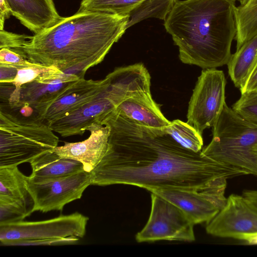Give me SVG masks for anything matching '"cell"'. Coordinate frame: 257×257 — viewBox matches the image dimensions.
<instances>
[{
  "label": "cell",
  "instance_id": "cell-1",
  "mask_svg": "<svg viewBox=\"0 0 257 257\" xmlns=\"http://www.w3.org/2000/svg\"><path fill=\"white\" fill-rule=\"evenodd\" d=\"M100 124L110 127L108 148L90 172L91 185L200 191L244 175L236 168L179 145L165 131L137 124L115 109Z\"/></svg>",
  "mask_w": 257,
  "mask_h": 257
},
{
  "label": "cell",
  "instance_id": "cell-2",
  "mask_svg": "<svg viewBox=\"0 0 257 257\" xmlns=\"http://www.w3.org/2000/svg\"><path fill=\"white\" fill-rule=\"evenodd\" d=\"M128 16L77 12L14 49L30 61L84 77L100 63L126 29Z\"/></svg>",
  "mask_w": 257,
  "mask_h": 257
},
{
  "label": "cell",
  "instance_id": "cell-3",
  "mask_svg": "<svg viewBox=\"0 0 257 257\" xmlns=\"http://www.w3.org/2000/svg\"><path fill=\"white\" fill-rule=\"evenodd\" d=\"M236 0H176L164 21L186 64L203 69L227 65L236 34Z\"/></svg>",
  "mask_w": 257,
  "mask_h": 257
},
{
  "label": "cell",
  "instance_id": "cell-4",
  "mask_svg": "<svg viewBox=\"0 0 257 257\" xmlns=\"http://www.w3.org/2000/svg\"><path fill=\"white\" fill-rule=\"evenodd\" d=\"M59 138L37 114L18 115L1 104L0 168L30 163L53 151Z\"/></svg>",
  "mask_w": 257,
  "mask_h": 257
},
{
  "label": "cell",
  "instance_id": "cell-5",
  "mask_svg": "<svg viewBox=\"0 0 257 257\" xmlns=\"http://www.w3.org/2000/svg\"><path fill=\"white\" fill-rule=\"evenodd\" d=\"M212 127V140L202 154L245 175L257 176V154L253 151L257 144V124L245 119L226 103Z\"/></svg>",
  "mask_w": 257,
  "mask_h": 257
},
{
  "label": "cell",
  "instance_id": "cell-6",
  "mask_svg": "<svg viewBox=\"0 0 257 257\" xmlns=\"http://www.w3.org/2000/svg\"><path fill=\"white\" fill-rule=\"evenodd\" d=\"M226 84L224 72L216 68L203 69L198 78L189 103L187 122L201 135L214 125L226 104Z\"/></svg>",
  "mask_w": 257,
  "mask_h": 257
},
{
  "label": "cell",
  "instance_id": "cell-7",
  "mask_svg": "<svg viewBox=\"0 0 257 257\" xmlns=\"http://www.w3.org/2000/svg\"><path fill=\"white\" fill-rule=\"evenodd\" d=\"M148 221L136 235L138 242L159 240L192 242L195 240L194 223L177 206L152 193Z\"/></svg>",
  "mask_w": 257,
  "mask_h": 257
},
{
  "label": "cell",
  "instance_id": "cell-8",
  "mask_svg": "<svg viewBox=\"0 0 257 257\" xmlns=\"http://www.w3.org/2000/svg\"><path fill=\"white\" fill-rule=\"evenodd\" d=\"M89 218L77 212L36 221H20L0 224L1 245L9 241L64 237H83Z\"/></svg>",
  "mask_w": 257,
  "mask_h": 257
},
{
  "label": "cell",
  "instance_id": "cell-9",
  "mask_svg": "<svg viewBox=\"0 0 257 257\" xmlns=\"http://www.w3.org/2000/svg\"><path fill=\"white\" fill-rule=\"evenodd\" d=\"M90 185V173L85 171L40 183L27 178L28 189L34 202L33 212L62 210L67 204L80 199Z\"/></svg>",
  "mask_w": 257,
  "mask_h": 257
},
{
  "label": "cell",
  "instance_id": "cell-10",
  "mask_svg": "<svg viewBox=\"0 0 257 257\" xmlns=\"http://www.w3.org/2000/svg\"><path fill=\"white\" fill-rule=\"evenodd\" d=\"M207 233L236 239L257 232V207L242 195L231 194L224 207L206 224Z\"/></svg>",
  "mask_w": 257,
  "mask_h": 257
},
{
  "label": "cell",
  "instance_id": "cell-11",
  "mask_svg": "<svg viewBox=\"0 0 257 257\" xmlns=\"http://www.w3.org/2000/svg\"><path fill=\"white\" fill-rule=\"evenodd\" d=\"M109 84L108 80L106 88L92 100L50 124L52 130L62 137H67L82 135L92 124L100 123L117 106L109 91Z\"/></svg>",
  "mask_w": 257,
  "mask_h": 257
},
{
  "label": "cell",
  "instance_id": "cell-12",
  "mask_svg": "<svg viewBox=\"0 0 257 257\" xmlns=\"http://www.w3.org/2000/svg\"><path fill=\"white\" fill-rule=\"evenodd\" d=\"M108 84L105 77L99 80L84 77L68 84L47 110L43 119L49 125L79 109L94 99Z\"/></svg>",
  "mask_w": 257,
  "mask_h": 257
},
{
  "label": "cell",
  "instance_id": "cell-13",
  "mask_svg": "<svg viewBox=\"0 0 257 257\" xmlns=\"http://www.w3.org/2000/svg\"><path fill=\"white\" fill-rule=\"evenodd\" d=\"M87 131L89 137L76 143L65 142L54 150L59 156L81 162L84 170L90 173L100 162L108 148L110 127L108 125L94 123Z\"/></svg>",
  "mask_w": 257,
  "mask_h": 257
},
{
  "label": "cell",
  "instance_id": "cell-14",
  "mask_svg": "<svg viewBox=\"0 0 257 257\" xmlns=\"http://www.w3.org/2000/svg\"><path fill=\"white\" fill-rule=\"evenodd\" d=\"M13 16L34 34L59 22L63 17L58 13L53 0H6Z\"/></svg>",
  "mask_w": 257,
  "mask_h": 257
},
{
  "label": "cell",
  "instance_id": "cell-15",
  "mask_svg": "<svg viewBox=\"0 0 257 257\" xmlns=\"http://www.w3.org/2000/svg\"><path fill=\"white\" fill-rule=\"evenodd\" d=\"M150 191L177 206L194 224H208L219 211L197 191L162 188L152 189Z\"/></svg>",
  "mask_w": 257,
  "mask_h": 257
},
{
  "label": "cell",
  "instance_id": "cell-16",
  "mask_svg": "<svg viewBox=\"0 0 257 257\" xmlns=\"http://www.w3.org/2000/svg\"><path fill=\"white\" fill-rule=\"evenodd\" d=\"M115 111L120 116L145 126L163 128L170 122L153 99L151 93L128 98L120 103Z\"/></svg>",
  "mask_w": 257,
  "mask_h": 257
},
{
  "label": "cell",
  "instance_id": "cell-17",
  "mask_svg": "<svg viewBox=\"0 0 257 257\" xmlns=\"http://www.w3.org/2000/svg\"><path fill=\"white\" fill-rule=\"evenodd\" d=\"M30 163L32 171L28 179L35 183L67 177L84 171L81 162L61 157L54 151L38 157Z\"/></svg>",
  "mask_w": 257,
  "mask_h": 257
},
{
  "label": "cell",
  "instance_id": "cell-18",
  "mask_svg": "<svg viewBox=\"0 0 257 257\" xmlns=\"http://www.w3.org/2000/svg\"><path fill=\"white\" fill-rule=\"evenodd\" d=\"M27 178L18 166L0 168V202L20 203L33 209L34 202L28 189Z\"/></svg>",
  "mask_w": 257,
  "mask_h": 257
},
{
  "label": "cell",
  "instance_id": "cell-19",
  "mask_svg": "<svg viewBox=\"0 0 257 257\" xmlns=\"http://www.w3.org/2000/svg\"><path fill=\"white\" fill-rule=\"evenodd\" d=\"M257 53V35L232 54L227 65L228 74L235 87L241 89L253 65Z\"/></svg>",
  "mask_w": 257,
  "mask_h": 257
},
{
  "label": "cell",
  "instance_id": "cell-20",
  "mask_svg": "<svg viewBox=\"0 0 257 257\" xmlns=\"http://www.w3.org/2000/svg\"><path fill=\"white\" fill-rule=\"evenodd\" d=\"M234 16L236 27V50L257 35V0H248L236 7Z\"/></svg>",
  "mask_w": 257,
  "mask_h": 257
},
{
  "label": "cell",
  "instance_id": "cell-21",
  "mask_svg": "<svg viewBox=\"0 0 257 257\" xmlns=\"http://www.w3.org/2000/svg\"><path fill=\"white\" fill-rule=\"evenodd\" d=\"M176 0H145L128 15L126 29L150 18L165 21Z\"/></svg>",
  "mask_w": 257,
  "mask_h": 257
},
{
  "label": "cell",
  "instance_id": "cell-22",
  "mask_svg": "<svg viewBox=\"0 0 257 257\" xmlns=\"http://www.w3.org/2000/svg\"><path fill=\"white\" fill-rule=\"evenodd\" d=\"M164 129L182 147L195 152L201 151L203 145L202 135L187 122L175 119Z\"/></svg>",
  "mask_w": 257,
  "mask_h": 257
},
{
  "label": "cell",
  "instance_id": "cell-23",
  "mask_svg": "<svg viewBox=\"0 0 257 257\" xmlns=\"http://www.w3.org/2000/svg\"><path fill=\"white\" fill-rule=\"evenodd\" d=\"M145 0H82L77 12L101 13L128 16Z\"/></svg>",
  "mask_w": 257,
  "mask_h": 257
},
{
  "label": "cell",
  "instance_id": "cell-24",
  "mask_svg": "<svg viewBox=\"0 0 257 257\" xmlns=\"http://www.w3.org/2000/svg\"><path fill=\"white\" fill-rule=\"evenodd\" d=\"M232 109L245 119L257 124V91L241 94Z\"/></svg>",
  "mask_w": 257,
  "mask_h": 257
},
{
  "label": "cell",
  "instance_id": "cell-25",
  "mask_svg": "<svg viewBox=\"0 0 257 257\" xmlns=\"http://www.w3.org/2000/svg\"><path fill=\"white\" fill-rule=\"evenodd\" d=\"M32 213L33 209L25 204L0 202V224L23 220Z\"/></svg>",
  "mask_w": 257,
  "mask_h": 257
},
{
  "label": "cell",
  "instance_id": "cell-26",
  "mask_svg": "<svg viewBox=\"0 0 257 257\" xmlns=\"http://www.w3.org/2000/svg\"><path fill=\"white\" fill-rule=\"evenodd\" d=\"M78 237L71 236L64 237L48 238L12 241L5 242L1 245H59L74 244L78 242Z\"/></svg>",
  "mask_w": 257,
  "mask_h": 257
},
{
  "label": "cell",
  "instance_id": "cell-27",
  "mask_svg": "<svg viewBox=\"0 0 257 257\" xmlns=\"http://www.w3.org/2000/svg\"><path fill=\"white\" fill-rule=\"evenodd\" d=\"M0 64L12 65L19 68L33 66L37 63H33L17 51L3 48L0 50Z\"/></svg>",
  "mask_w": 257,
  "mask_h": 257
},
{
  "label": "cell",
  "instance_id": "cell-28",
  "mask_svg": "<svg viewBox=\"0 0 257 257\" xmlns=\"http://www.w3.org/2000/svg\"><path fill=\"white\" fill-rule=\"evenodd\" d=\"M27 36L1 30L0 48L17 49L20 48L26 39Z\"/></svg>",
  "mask_w": 257,
  "mask_h": 257
},
{
  "label": "cell",
  "instance_id": "cell-29",
  "mask_svg": "<svg viewBox=\"0 0 257 257\" xmlns=\"http://www.w3.org/2000/svg\"><path fill=\"white\" fill-rule=\"evenodd\" d=\"M240 91L241 94L257 91V53L253 65L245 85Z\"/></svg>",
  "mask_w": 257,
  "mask_h": 257
},
{
  "label": "cell",
  "instance_id": "cell-30",
  "mask_svg": "<svg viewBox=\"0 0 257 257\" xmlns=\"http://www.w3.org/2000/svg\"><path fill=\"white\" fill-rule=\"evenodd\" d=\"M17 72L18 68L12 65L0 64V83H11Z\"/></svg>",
  "mask_w": 257,
  "mask_h": 257
},
{
  "label": "cell",
  "instance_id": "cell-31",
  "mask_svg": "<svg viewBox=\"0 0 257 257\" xmlns=\"http://www.w3.org/2000/svg\"><path fill=\"white\" fill-rule=\"evenodd\" d=\"M0 28L4 30V23L12 15L10 8L6 0H0Z\"/></svg>",
  "mask_w": 257,
  "mask_h": 257
},
{
  "label": "cell",
  "instance_id": "cell-32",
  "mask_svg": "<svg viewBox=\"0 0 257 257\" xmlns=\"http://www.w3.org/2000/svg\"><path fill=\"white\" fill-rule=\"evenodd\" d=\"M236 239L244 241L247 244L257 245V232L242 234L237 236Z\"/></svg>",
  "mask_w": 257,
  "mask_h": 257
},
{
  "label": "cell",
  "instance_id": "cell-33",
  "mask_svg": "<svg viewBox=\"0 0 257 257\" xmlns=\"http://www.w3.org/2000/svg\"><path fill=\"white\" fill-rule=\"evenodd\" d=\"M242 195L257 207V190H244Z\"/></svg>",
  "mask_w": 257,
  "mask_h": 257
},
{
  "label": "cell",
  "instance_id": "cell-34",
  "mask_svg": "<svg viewBox=\"0 0 257 257\" xmlns=\"http://www.w3.org/2000/svg\"><path fill=\"white\" fill-rule=\"evenodd\" d=\"M239 2L240 5H244L248 0H236Z\"/></svg>",
  "mask_w": 257,
  "mask_h": 257
},
{
  "label": "cell",
  "instance_id": "cell-35",
  "mask_svg": "<svg viewBox=\"0 0 257 257\" xmlns=\"http://www.w3.org/2000/svg\"><path fill=\"white\" fill-rule=\"evenodd\" d=\"M253 151L255 154H257V144L253 147Z\"/></svg>",
  "mask_w": 257,
  "mask_h": 257
}]
</instances>
